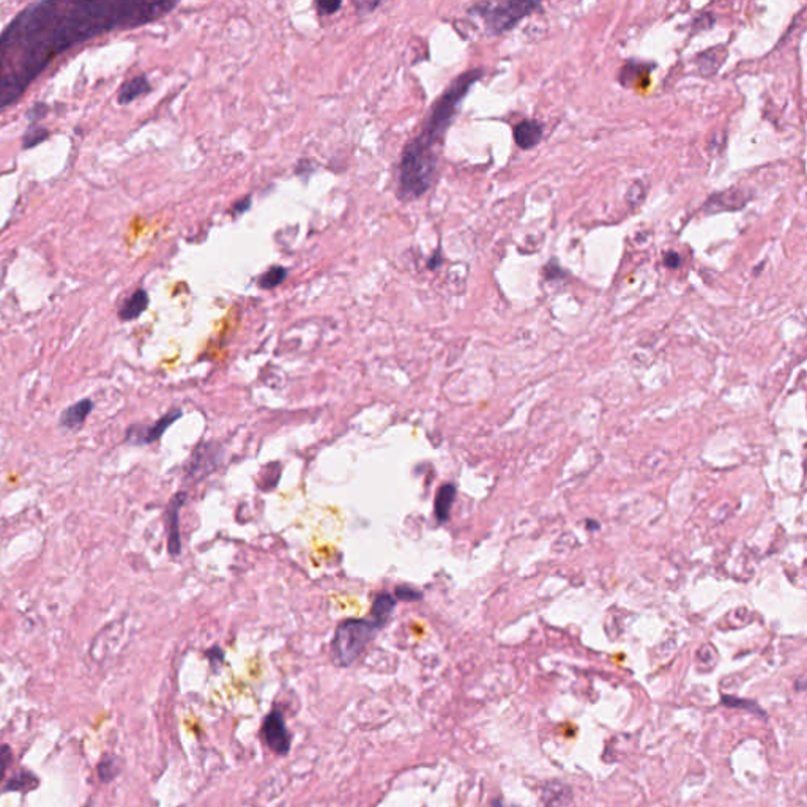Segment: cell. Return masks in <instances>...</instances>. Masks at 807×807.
Masks as SVG:
<instances>
[{
  "label": "cell",
  "instance_id": "16",
  "mask_svg": "<svg viewBox=\"0 0 807 807\" xmlns=\"http://www.w3.org/2000/svg\"><path fill=\"white\" fill-rule=\"evenodd\" d=\"M119 774V763L116 757H106L98 767V776L103 782H111Z\"/></svg>",
  "mask_w": 807,
  "mask_h": 807
},
{
  "label": "cell",
  "instance_id": "20",
  "mask_svg": "<svg viewBox=\"0 0 807 807\" xmlns=\"http://www.w3.org/2000/svg\"><path fill=\"white\" fill-rule=\"evenodd\" d=\"M11 759H13L11 749H10L9 746H5V745L0 746V779H2V777H4L6 768L10 767Z\"/></svg>",
  "mask_w": 807,
  "mask_h": 807
},
{
  "label": "cell",
  "instance_id": "25",
  "mask_svg": "<svg viewBox=\"0 0 807 807\" xmlns=\"http://www.w3.org/2000/svg\"><path fill=\"white\" fill-rule=\"evenodd\" d=\"M356 6H358V9H363V6H366L368 13H369L370 10H374V9H377V6H380V2H368V4L361 2V4H356Z\"/></svg>",
  "mask_w": 807,
  "mask_h": 807
},
{
  "label": "cell",
  "instance_id": "15",
  "mask_svg": "<svg viewBox=\"0 0 807 807\" xmlns=\"http://www.w3.org/2000/svg\"><path fill=\"white\" fill-rule=\"evenodd\" d=\"M37 785H38L37 777H35L32 773H28V771H23V773H19L18 776L13 777L9 785L5 787V790H14V791L32 790L33 787H37Z\"/></svg>",
  "mask_w": 807,
  "mask_h": 807
},
{
  "label": "cell",
  "instance_id": "11",
  "mask_svg": "<svg viewBox=\"0 0 807 807\" xmlns=\"http://www.w3.org/2000/svg\"><path fill=\"white\" fill-rule=\"evenodd\" d=\"M150 89L152 87H150V82L146 76H136L133 79L126 81L123 85H121L117 99L120 104H128L134 101L136 98L148 94Z\"/></svg>",
  "mask_w": 807,
  "mask_h": 807
},
{
  "label": "cell",
  "instance_id": "10",
  "mask_svg": "<svg viewBox=\"0 0 807 807\" xmlns=\"http://www.w3.org/2000/svg\"><path fill=\"white\" fill-rule=\"evenodd\" d=\"M148 302H150L148 294L144 289L136 290L134 294L123 303V306H121L119 317L121 320H126V322L138 319L141 314L147 309Z\"/></svg>",
  "mask_w": 807,
  "mask_h": 807
},
{
  "label": "cell",
  "instance_id": "21",
  "mask_svg": "<svg viewBox=\"0 0 807 807\" xmlns=\"http://www.w3.org/2000/svg\"><path fill=\"white\" fill-rule=\"evenodd\" d=\"M342 6V2H317L316 4V9L319 11V14H322V16H330V14L336 13Z\"/></svg>",
  "mask_w": 807,
  "mask_h": 807
},
{
  "label": "cell",
  "instance_id": "17",
  "mask_svg": "<svg viewBox=\"0 0 807 807\" xmlns=\"http://www.w3.org/2000/svg\"><path fill=\"white\" fill-rule=\"evenodd\" d=\"M48 134H49V131L45 130V128L32 123L31 128H28V131L24 136V148H31L33 146L40 144V142H43L48 138Z\"/></svg>",
  "mask_w": 807,
  "mask_h": 807
},
{
  "label": "cell",
  "instance_id": "14",
  "mask_svg": "<svg viewBox=\"0 0 807 807\" xmlns=\"http://www.w3.org/2000/svg\"><path fill=\"white\" fill-rule=\"evenodd\" d=\"M285 278H287V268H284L281 265H275L268 268L265 273L259 278V285L263 290L275 289L285 281Z\"/></svg>",
  "mask_w": 807,
  "mask_h": 807
},
{
  "label": "cell",
  "instance_id": "19",
  "mask_svg": "<svg viewBox=\"0 0 807 807\" xmlns=\"http://www.w3.org/2000/svg\"><path fill=\"white\" fill-rule=\"evenodd\" d=\"M421 593L412 587H397L396 588V598L401 601H419Z\"/></svg>",
  "mask_w": 807,
  "mask_h": 807
},
{
  "label": "cell",
  "instance_id": "12",
  "mask_svg": "<svg viewBox=\"0 0 807 807\" xmlns=\"http://www.w3.org/2000/svg\"><path fill=\"white\" fill-rule=\"evenodd\" d=\"M395 607H396V599L392 598L391 595H388V593H380V595H377L374 599V604H373V621L374 623L378 627L387 625L392 610H395Z\"/></svg>",
  "mask_w": 807,
  "mask_h": 807
},
{
  "label": "cell",
  "instance_id": "7",
  "mask_svg": "<svg viewBox=\"0 0 807 807\" xmlns=\"http://www.w3.org/2000/svg\"><path fill=\"white\" fill-rule=\"evenodd\" d=\"M187 502V492H177V494L170 498L168 505L166 514V530H168V551L172 556L180 555L182 552V538H180V525H178V516H180V510L183 503Z\"/></svg>",
  "mask_w": 807,
  "mask_h": 807
},
{
  "label": "cell",
  "instance_id": "24",
  "mask_svg": "<svg viewBox=\"0 0 807 807\" xmlns=\"http://www.w3.org/2000/svg\"><path fill=\"white\" fill-rule=\"evenodd\" d=\"M440 262H441L440 253H434L432 257L429 259V262H427V267H429L431 270H434V268H437V267L440 265Z\"/></svg>",
  "mask_w": 807,
  "mask_h": 807
},
{
  "label": "cell",
  "instance_id": "8",
  "mask_svg": "<svg viewBox=\"0 0 807 807\" xmlns=\"http://www.w3.org/2000/svg\"><path fill=\"white\" fill-rule=\"evenodd\" d=\"M542 134H544V128L537 120H524L514 126V141L522 150L537 147L542 139Z\"/></svg>",
  "mask_w": 807,
  "mask_h": 807
},
{
  "label": "cell",
  "instance_id": "13",
  "mask_svg": "<svg viewBox=\"0 0 807 807\" xmlns=\"http://www.w3.org/2000/svg\"><path fill=\"white\" fill-rule=\"evenodd\" d=\"M454 497H456V488L453 484H444L437 492V498H435V505H434V510H435V517L439 519V522H445L449 516V511H451V506L454 502Z\"/></svg>",
  "mask_w": 807,
  "mask_h": 807
},
{
  "label": "cell",
  "instance_id": "9",
  "mask_svg": "<svg viewBox=\"0 0 807 807\" xmlns=\"http://www.w3.org/2000/svg\"><path fill=\"white\" fill-rule=\"evenodd\" d=\"M92 409H94V402H92V399H89V397L81 399V401H77L76 404L67 407V409L62 412V415L59 418V423H60V426L67 427V429H77V427H81L84 424V421L87 419Z\"/></svg>",
  "mask_w": 807,
  "mask_h": 807
},
{
  "label": "cell",
  "instance_id": "18",
  "mask_svg": "<svg viewBox=\"0 0 807 807\" xmlns=\"http://www.w3.org/2000/svg\"><path fill=\"white\" fill-rule=\"evenodd\" d=\"M723 703L730 706V708H745L749 711H754V713H762L759 705H755L754 702H749V700H741V698H735V697H723Z\"/></svg>",
  "mask_w": 807,
  "mask_h": 807
},
{
  "label": "cell",
  "instance_id": "1",
  "mask_svg": "<svg viewBox=\"0 0 807 807\" xmlns=\"http://www.w3.org/2000/svg\"><path fill=\"white\" fill-rule=\"evenodd\" d=\"M178 2H40L21 11L0 35V111L67 49L116 28L166 16Z\"/></svg>",
  "mask_w": 807,
  "mask_h": 807
},
{
  "label": "cell",
  "instance_id": "4",
  "mask_svg": "<svg viewBox=\"0 0 807 807\" xmlns=\"http://www.w3.org/2000/svg\"><path fill=\"white\" fill-rule=\"evenodd\" d=\"M534 10H541L537 2H498V4H478L470 10L471 14L481 16L485 23V31L489 35H503L520 21L532 14Z\"/></svg>",
  "mask_w": 807,
  "mask_h": 807
},
{
  "label": "cell",
  "instance_id": "5",
  "mask_svg": "<svg viewBox=\"0 0 807 807\" xmlns=\"http://www.w3.org/2000/svg\"><path fill=\"white\" fill-rule=\"evenodd\" d=\"M182 417V410L175 409L166 413L153 424H133L126 431V441L131 445H150L158 440L172 423Z\"/></svg>",
  "mask_w": 807,
  "mask_h": 807
},
{
  "label": "cell",
  "instance_id": "6",
  "mask_svg": "<svg viewBox=\"0 0 807 807\" xmlns=\"http://www.w3.org/2000/svg\"><path fill=\"white\" fill-rule=\"evenodd\" d=\"M262 738L265 745L278 755H285L290 751V735L281 711L273 710L267 714L262 724Z\"/></svg>",
  "mask_w": 807,
  "mask_h": 807
},
{
  "label": "cell",
  "instance_id": "23",
  "mask_svg": "<svg viewBox=\"0 0 807 807\" xmlns=\"http://www.w3.org/2000/svg\"><path fill=\"white\" fill-rule=\"evenodd\" d=\"M249 207H251V196H248V197H243V199H241V201L235 202V205H234V212H235V213H243V212H246V210L249 209Z\"/></svg>",
  "mask_w": 807,
  "mask_h": 807
},
{
  "label": "cell",
  "instance_id": "22",
  "mask_svg": "<svg viewBox=\"0 0 807 807\" xmlns=\"http://www.w3.org/2000/svg\"><path fill=\"white\" fill-rule=\"evenodd\" d=\"M664 263H666V267H669V268H678V267H680V263H681V259H680V256H678L676 253L670 251V253H666V256H664Z\"/></svg>",
  "mask_w": 807,
  "mask_h": 807
},
{
  "label": "cell",
  "instance_id": "3",
  "mask_svg": "<svg viewBox=\"0 0 807 807\" xmlns=\"http://www.w3.org/2000/svg\"><path fill=\"white\" fill-rule=\"evenodd\" d=\"M380 630L373 620L350 618L342 621L336 627L331 640V658L339 667H350L360 659V656Z\"/></svg>",
  "mask_w": 807,
  "mask_h": 807
},
{
  "label": "cell",
  "instance_id": "2",
  "mask_svg": "<svg viewBox=\"0 0 807 807\" xmlns=\"http://www.w3.org/2000/svg\"><path fill=\"white\" fill-rule=\"evenodd\" d=\"M481 76V70H470L456 77L444 95L434 103L421 133L407 142L397 166L399 197L404 201H415L431 190L439 166L437 147L444 144L445 133L461 101Z\"/></svg>",
  "mask_w": 807,
  "mask_h": 807
}]
</instances>
